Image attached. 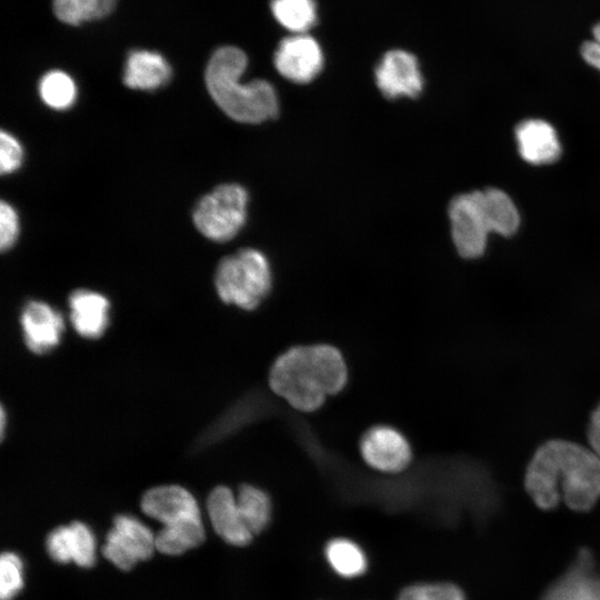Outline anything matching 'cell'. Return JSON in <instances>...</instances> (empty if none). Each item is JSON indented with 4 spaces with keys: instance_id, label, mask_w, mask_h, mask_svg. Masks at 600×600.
<instances>
[{
    "instance_id": "6da1fadb",
    "label": "cell",
    "mask_w": 600,
    "mask_h": 600,
    "mask_svg": "<svg viewBox=\"0 0 600 600\" xmlns=\"http://www.w3.org/2000/svg\"><path fill=\"white\" fill-rule=\"evenodd\" d=\"M524 487L540 509L551 510L562 499L574 511H589L600 498V458L579 443L549 440L528 463Z\"/></svg>"
},
{
    "instance_id": "7a4b0ae2",
    "label": "cell",
    "mask_w": 600,
    "mask_h": 600,
    "mask_svg": "<svg viewBox=\"0 0 600 600\" xmlns=\"http://www.w3.org/2000/svg\"><path fill=\"white\" fill-rule=\"evenodd\" d=\"M348 369L338 348L328 343L296 346L282 352L269 370L270 389L293 409L318 410L347 384Z\"/></svg>"
},
{
    "instance_id": "3957f363",
    "label": "cell",
    "mask_w": 600,
    "mask_h": 600,
    "mask_svg": "<svg viewBox=\"0 0 600 600\" xmlns=\"http://www.w3.org/2000/svg\"><path fill=\"white\" fill-rule=\"evenodd\" d=\"M247 63L246 53L237 47L217 49L204 73L211 98L224 113L240 122L259 123L276 118L279 100L273 86L262 79L249 83L239 80Z\"/></svg>"
},
{
    "instance_id": "277c9868",
    "label": "cell",
    "mask_w": 600,
    "mask_h": 600,
    "mask_svg": "<svg viewBox=\"0 0 600 600\" xmlns=\"http://www.w3.org/2000/svg\"><path fill=\"white\" fill-rule=\"evenodd\" d=\"M271 284L269 261L256 249L244 248L224 257L216 269L214 286L219 298L247 311L256 309L267 298Z\"/></svg>"
},
{
    "instance_id": "5b68a950",
    "label": "cell",
    "mask_w": 600,
    "mask_h": 600,
    "mask_svg": "<svg viewBox=\"0 0 600 600\" xmlns=\"http://www.w3.org/2000/svg\"><path fill=\"white\" fill-rule=\"evenodd\" d=\"M248 192L238 183H223L203 196L192 211L199 232L216 242L237 236L247 219Z\"/></svg>"
},
{
    "instance_id": "8992f818",
    "label": "cell",
    "mask_w": 600,
    "mask_h": 600,
    "mask_svg": "<svg viewBox=\"0 0 600 600\" xmlns=\"http://www.w3.org/2000/svg\"><path fill=\"white\" fill-rule=\"evenodd\" d=\"M451 237L458 253L467 259L483 254L490 229L480 190L456 196L449 203Z\"/></svg>"
},
{
    "instance_id": "52a82bcc",
    "label": "cell",
    "mask_w": 600,
    "mask_h": 600,
    "mask_svg": "<svg viewBox=\"0 0 600 600\" xmlns=\"http://www.w3.org/2000/svg\"><path fill=\"white\" fill-rule=\"evenodd\" d=\"M156 549V536L139 519L119 514L106 537L102 554L121 570H130L138 561L149 559Z\"/></svg>"
},
{
    "instance_id": "ba28073f",
    "label": "cell",
    "mask_w": 600,
    "mask_h": 600,
    "mask_svg": "<svg viewBox=\"0 0 600 600\" xmlns=\"http://www.w3.org/2000/svg\"><path fill=\"white\" fill-rule=\"evenodd\" d=\"M359 451L367 466L384 473L401 472L412 460L408 439L387 424L368 429L360 439Z\"/></svg>"
},
{
    "instance_id": "9c48e42d",
    "label": "cell",
    "mask_w": 600,
    "mask_h": 600,
    "mask_svg": "<svg viewBox=\"0 0 600 600\" xmlns=\"http://www.w3.org/2000/svg\"><path fill=\"white\" fill-rule=\"evenodd\" d=\"M540 600H600V569L592 552L582 548L568 569L542 593Z\"/></svg>"
},
{
    "instance_id": "30bf717a",
    "label": "cell",
    "mask_w": 600,
    "mask_h": 600,
    "mask_svg": "<svg viewBox=\"0 0 600 600\" xmlns=\"http://www.w3.org/2000/svg\"><path fill=\"white\" fill-rule=\"evenodd\" d=\"M273 62L284 78L306 83L321 71L323 54L314 38L307 33H296L280 41Z\"/></svg>"
},
{
    "instance_id": "8fae6325",
    "label": "cell",
    "mask_w": 600,
    "mask_h": 600,
    "mask_svg": "<svg viewBox=\"0 0 600 600\" xmlns=\"http://www.w3.org/2000/svg\"><path fill=\"white\" fill-rule=\"evenodd\" d=\"M374 74L378 88L389 99L399 96L416 98L423 88L417 57L402 49L386 52L377 64Z\"/></svg>"
},
{
    "instance_id": "7c38bea8",
    "label": "cell",
    "mask_w": 600,
    "mask_h": 600,
    "mask_svg": "<svg viewBox=\"0 0 600 600\" xmlns=\"http://www.w3.org/2000/svg\"><path fill=\"white\" fill-rule=\"evenodd\" d=\"M20 324L27 348L37 354L53 350L64 329L61 313L39 300H31L23 307Z\"/></svg>"
},
{
    "instance_id": "4fadbf2b",
    "label": "cell",
    "mask_w": 600,
    "mask_h": 600,
    "mask_svg": "<svg viewBox=\"0 0 600 600\" xmlns=\"http://www.w3.org/2000/svg\"><path fill=\"white\" fill-rule=\"evenodd\" d=\"M141 509L148 517L160 521L163 526L201 520L194 497L177 484L149 489L142 496Z\"/></svg>"
},
{
    "instance_id": "5bb4252c",
    "label": "cell",
    "mask_w": 600,
    "mask_h": 600,
    "mask_svg": "<svg viewBox=\"0 0 600 600\" xmlns=\"http://www.w3.org/2000/svg\"><path fill=\"white\" fill-rule=\"evenodd\" d=\"M521 158L531 164H551L561 154V143L556 129L542 119H526L514 129Z\"/></svg>"
},
{
    "instance_id": "9a60e30c",
    "label": "cell",
    "mask_w": 600,
    "mask_h": 600,
    "mask_svg": "<svg viewBox=\"0 0 600 600\" xmlns=\"http://www.w3.org/2000/svg\"><path fill=\"white\" fill-rule=\"evenodd\" d=\"M207 510L213 529L224 541L239 547L251 541L253 533L243 521L237 498L228 487L218 486L210 492Z\"/></svg>"
},
{
    "instance_id": "2e32d148",
    "label": "cell",
    "mask_w": 600,
    "mask_h": 600,
    "mask_svg": "<svg viewBox=\"0 0 600 600\" xmlns=\"http://www.w3.org/2000/svg\"><path fill=\"white\" fill-rule=\"evenodd\" d=\"M70 321L76 332L86 339H98L109 324L110 303L99 292L78 289L69 299Z\"/></svg>"
},
{
    "instance_id": "e0dca14e",
    "label": "cell",
    "mask_w": 600,
    "mask_h": 600,
    "mask_svg": "<svg viewBox=\"0 0 600 600\" xmlns=\"http://www.w3.org/2000/svg\"><path fill=\"white\" fill-rule=\"evenodd\" d=\"M172 76L169 62L159 52L132 50L126 61L123 82L136 90H156Z\"/></svg>"
},
{
    "instance_id": "ac0fdd59",
    "label": "cell",
    "mask_w": 600,
    "mask_h": 600,
    "mask_svg": "<svg viewBox=\"0 0 600 600\" xmlns=\"http://www.w3.org/2000/svg\"><path fill=\"white\" fill-rule=\"evenodd\" d=\"M481 203L490 232L509 237L520 226V214L512 199L498 188L480 190Z\"/></svg>"
},
{
    "instance_id": "d6986e66",
    "label": "cell",
    "mask_w": 600,
    "mask_h": 600,
    "mask_svg": "<svg viewBox=\"0 0 600 600\" xmlns=\"http://www.w3.org/2000/svg\"><path fill=\"white\" fill-rule=\"evenodd\" d=\"M204 541L201 520L163 526L156 534V549L169 556H178L200 546Z\"/></svg>"
},
{
    "instance_id": "ffe728a7",
    "label": "cell",
    "mask_w": 600,
    "mask_h": 600,
    "mask_svg": "<svg viewBox=\"0 0 600 600\" xmlns=\"http://www.w3.org/2000/svg\"><path fill=\"white\" fill-rule=\"evenodd\" d=\"M236 498L247 527L253 536L261 532L271 518V500L267 492L252 484H242Z\"/></svg>"
},
{
    "instance_id": "44dd1931",
    "label": "cell",
    "mask_w": 600,
    "mask_h": 600,
    "mask_svg": "<svg viewBox=\"0 0 600 600\" xmlns=\"http://www.w3.org/2000/svg\"><path fill=\"white\" fill-rule=\"evenodd\" d=\"M326 558L330 567L344 578L362 574L367 568V559L362 549L353 541L337 538L326 547Z\"/></svg>"
},
{
    "instance_id": "7402d4cb",
    "label": "cell",
    "mask_w": 600,
    "mask_h": 600,
    "mask_svg": "<svg viewBox=\"0 0 600 600\" xmlns=\"http://www.w3.org/2000/svg\"><path fill=\"white\" fill-rule=\"evenodd\" d=\"M117 0H53V12L61 21L79 26L112 12Z\"/></svg>"
},
{
    "instance_id": "603a6c76",
    "label": "cell",
    "mask_w": 600,
    "mask_h": 600,
    "mask_svg": "<svg viewBox=\"0 0 600 600\" xmlns=\"http://www.w3.org/2000/svg\"><path fill=\"white\" fill-rule=\"evenodd\" d=\"M271 10L278 22L294 33H306L317 21L313 0H272Z\"/></svg>"
},
{
    "instance_id": "cb8c5ba5",
    "label": "cell",
    "mask_w": 600,
    "mask_h": 600,
    "mask_svg": "<svg viewBox=\"0 0 600 600\" xmlns=\"http://www.w3.org/2000/svg\"><path fill=\"white\" fill-rule=\"evenodd\" d=\"M39 94L48 107L56 110H66L76 101L77 87L69 74L61 70H52L41 78Z\"/></svg>"
},
{
    "instance_id": "d4e9b609",
    "label": "cell",
    "mask_w": 600,
    "mask_h": 600,
    "mask_svg": "<svg viewBox=\"0 0 600 600\" xmlns=\"http://www.w3.org/2000/svg\"><path fill=\"white\" fill-rule=\"evenodd\" d=\"M67 528L71 561L79 567H92L96 562V540L92 531L80 521H73Z\"/></svg>"
},
{
    "instance_id": "484cf974",
    "label": "cell",
    "mask_w": 600,
    "mask_h": 600,
    "mask_svg": "<svg viewBox=\"0 0 600 600\" xmlns=\"http://www.w3.org/2000/svg\"><path fill=\"white\" fill-rule=\"evenodd\" d=\"M397 600H466L463 591L453 583H419L403 589Z\"/></svg>"
},
{
    "instance_id": "4316f807",
    "label": "cell",
    "mask_w": 600,
    "mask_h": 600,
    "mask_svg": "<svg viewBox=\"0 0 600 600\" xmlns=\"http://www.w3.org/2000/svg\"><path fill=\"white\" fill-rule=\"evenodd\" d=\"M23 586L22 561L12 552L0 558V599L11 600Z\"/></svg>"
},
{
    "instance_id": "83f0119b",
    "label": "cell",
    "mask_w": 600,
    "mask_h": 600,
    "mask_svg": "<svg viewBox=\"0 0 600 600\" xmlns=\"http://www.w3.org/2000/svg\"><path fill=\"white\" fill-rule=\"evenodd\" d=\"M0 146L1 173L7 174L19 169L23 160V150L20 142L11 133L2 130Z\"/></svg>"
},
{
    "instance_id": "f1b7e54d",
    "label": "cell",
    "mask_w": 600,
    "mask_h": 600,
    "mask_svg": "<svg viewBox=\"0 0 600 600\" xmlns=\"http://www.w3.org/2000/svg\"><path fill=\"white\" fill-rule=\"evenodd\" d=\"M19 234V218L14 208L1 201L0 204V248L9 250L17 241Z\"/></svg>"
},
{
    "instance_id": "f546056e",
    "label": "cell",
    "mask_w": 600,
    "mask_h": 600,
    "mask_svg": "<svg viewBox=\"0 0 600 600\" xmlns=\"http://www.w3.org/2000/svg\"><path fill=\"white\" fill-rule=\"evenodd\" d=\"M593 40L586 43L582 50L583 60L600 71V22L592 29Z\"/></svg>"
},
{
    "instance_id": "4dcf8cb0",
    "label": "cell",
    "mask_w": 600,
    "mask_h": 600,
    "mask_svg": "<svg viewBox=\"0 0 600 600\" xmlns=\"http://www.w3.org/2000/svg\"><path fill=\"white\" fill-rule=\"evenodd\" d=\"M588 439L591 449L600 458V403L590 417L588 426Z\"/></svg>"
},
{
    "instance_id": "1f68e13d",
    "label": "cell",
    "mask_w": 600,
    "mask_h": 600,
    "mask_svg": "<svg viewBox=\"0 0 600 600\" xmlns=\"http://www.w3.org/2000/svg\"><path fill=\"white\" fill-rule=\"evenodd\" d=\"M4 424H6V411L2 407L1 408V438H3V434H4Z\"/></svg>"
}]
</instances>
